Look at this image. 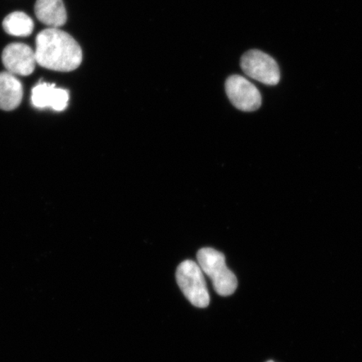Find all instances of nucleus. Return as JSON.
Returning a JSON list of instances; mask_svg holds the SVG:
<instances>
[{"label":"nucleus","instance_id":"39448f33","mask_svg":"<svg viewBox=\"0 0 362 362\" xmlns=\"http://www.w3.org/2000/svg\"><path fill=\"white\" fill-rule=\"evenodd\" d=\"M226 93L235 107L243 112H255L262 105L259 90L250 81L239 75L229 76L226 81Z\"/></svg>","mask_w":362,"mask_h":362},{"label":"nucleus","instance_id":"6e6552de","mask_svg":"<svg viewBox=\"0 0 362 362\" xmlns=\"http://www.w3.org/2000/svg\"><path fill=\"white\" fill-rule=\"evenodd\" d=\"M37 19L49 28H57L66 24V11L62 0H37L35 6Z\"/></svg>","mask_w":362,"mask_h":362},{"label":"nucleus","instance_id":"1a4fd4ad","mask_svg":"<svg viewBox=\"0 0 362 362\" xmlns=\"http://www.w3.org/2000/svg\"><path fill=\"white\" fill-rule=\"evenodd\" d=\"M23 87L19 79L8 71L0 74V110L12 111L20 106Z\"/></svg>","mask_w":362,"mask_h":362},{"label":"nucleus","instance_id":"f257e3e1","mask_svg":"<svg viewBox=\"0 0 362 362\" xmlns=\"http://www.w3.org/2000/svg\"><path fill=\"white\" fill-rule=\"evenodd\" d=\"M36 63L55 71L69 72L78 69L83 62V51L71 35L57 28L40 33L35 40Z\"/></svg>","mask_w":362,"mask_h":362},{"label":"nucleus","instance_id":"20e7f679","mask_svg":"<svg viewBox=\"0 0 362 362\" xmlns=\"http://www.w3.org/2000/svg\"><path fill=\"white\" fill-rule=\"evenodd\" d=\"M241 67L244 74L259 83L275 86L280 81V71L278 63L259 49L247 52L241 59Z\"/></svg>","mask_w":362,"mask_h":362},{"label":"nucleus","instance_id":"7ed1b4c3","mask_svg":"<svg viewBox=\"0 0 362 362\" xmlns=\"http://www.w3.org/2000/svg\"><path fill=\"white\" fill-rule=\"evenodd\" d=\"M176 280L181 291L194 306L206 308L209 305V292L198 262L192 260L181 262L176 270Z\"/></svg>","mask_w":362,"mask_h":362},{"label":"nucleus","instance_id":"423d86ee","mask_svg":"<svg viewBox=\"0 0 362 362\" xmlns=\"http://www.w3.org/2000/svg\"><path fill=\"white\" fill-rule=\"evenodd\" d=\"M2 62L8 72L13 75L33 74L36 63L35 54L29 45L13 43L7 45L2 53Z\"/></svg>","mask_w":362,"mask_h":362},{"label":"nucleus","instance_id":"f03ea898","mask_svg":"<svg viewBox=\"0 0 362 362\" xmlns=\"http://www.w3.org/2000/svg\"><path fill=\"white\" fill-rule=\"evenodd\" d=\"M197 261L204 274L211 279L214 289L221 296H232L238 288V279L226 265L223 253L211 247L197 252Z\"/></svg>","mask_w":362,"mask_h":362},{"label":"nucleus","instance_id":"0eeeda50","mask_svg":"<svg viewBox=\"0 0 362 362\" xmlns=\"http://www.w3.org/2000/svg\"><path fill=\"white\" fill-rule=\"evenodd\" d=\"M69 93L65 89L56 88L55 84L42 83L33 89L31 102L37 108L52 107L53 110L62 112L65 110Z\"/></svg>","mask_w":362,"mask_h":362},{"label":"nucleus","instance_id":"9d476101","mask_svg":"<svg viewBox=\"0 0 362 362\" xmlns=\"http://www.w3.org/2000/svg\"><path fill=\"white\" fill-rule=\"evenodd\" d=\"M3 27L8 35L26 37L33 34L34 22L25 13L13 12L4 18Z\"/></svg>","mask_w":362,"mask_h":362}]
</instances>
